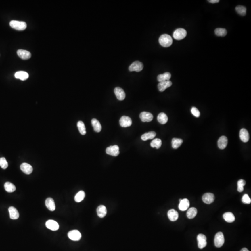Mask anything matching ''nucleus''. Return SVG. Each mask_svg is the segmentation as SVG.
I'll list each match as a JSON object with an SVG mask.
<instances>
[{"instance_id":"34","label":"nucleus","mask_w":251,"mask_h":251,"mask_svg":"<svg viewBox=\"0 0 251 251\" xmlns=\"http://www.w3.org/2000/svg\"><path fill=\"white\" fill-rule=\"evenodd\" d=\"M85 197V192L83 191H81L75 195L74 197V200L76 202H80L84 199Z\"/></svg>"},{"instance_id":"12","label":"nucleus","mask_w":251,"mask_h":251,"mask_svg":"<svg viewBox=\"0 0 251 251\" xmlns=\"http://www.w3.org/2000/svg\"><path fill=\"white\" fill-rule=\"evenodd\" d=\"M46 226L49 229L52 231H57L59 228L58 223L53 220H50L46 222Z\"/></svg>"},{"instance_id":"42","label":"nucleus","mask_w":251,"mask_h":251,"mask_svg":"<svg viewBox=\"0 0 251 251\" xmlns=\"http://www.w3.org/2000/svg\"><path fill=\"white\" fill-rule=\"evenodd\" d=\"M209 3H218L220 1L219 0H209L208 1Z\"/></svg>"},{"instance_id":"38","label":"nucleus","mask_w":251,"mask_h":251,"mask_svg":"<svg viewBox=\"0 0 251 251\" xmlns=\"http://www.w3.org/2000/svg\"><path fill=\"white\" fill-rule=\"evenodd\" d=\"M246 181L244 180H239V181H238V182H237V185H238V189H237V190H238V192H239V193H241V192H242L244 190V187L245 186V185H246Z\"/></svg>"},{"instance_id":"4","label":"nucleus","mask_w":251,"mask_h":251,"mask_svg":"<svg viewBox=\"0 0 251 251\" xmlns=\"http://www.w3.org/2000/svg\"><path fill=\"white\" fill-rule=\"evenodd\" d=\"M224 236L223 233L222 232L217 233L215 235V246L217 248H221L224 243Z\"/></svg>"},{"instance_id":"3","label":"nucleus","mask_w":251,"mask_h":251,"mask_svg":"<svg viewBox=\"0 0 251 251\" xmlns=\"http://www.w3.org/2000/svg\"><path fill=\"white\" fill-rule=\"evenodd\" d=\"M187 32L186 30L183 28H178L174 31L173 33V37L175 40H181L186 37Z\"/></svg>"},{"instance_id":"16","label":"nucleus","mask_w":251,"mask_h":251,"mask_svg":"<svg viewBox=\"0 0 251 251\" xmlns=\"http://www.w3.org/2000/svg\"><path fill=\"white\" fill-rule=\"evenodd\" d=\"M17 55L21 59L23 60H27L30 58L31 54L29 51L25 50L19 49L17 51Z\"/></svg>"},{"instance_id":"25","label":"nucleus","mask_w":251,"mask_h":251,"mask_svg":"<svg viewBox=\"0 0 251 251\" xmlns=\"http://www.w3.org/2000/svg\"><path fill=\"white\" fill-rule=\"evenodd\" d=\"M171 77V74L169 72H166L163 74H159L157 77V80L159 81V83H160L162 81H169Z\"/></svg>"},{"instance_id":"22","label":"nucleus","mask_w":251,"mask_h":251,"mask_svg":"<svg viewBox=\"0 0 251 251\" xmlns=\"http://www.w3.org/2000/svg\"><path fill=\"white\" fill-rule=\"evenodd\" d=\"M10 218L12 220H16L19 217V214L17 209L13 206H11L9 208Z\"/></svg>"},{"instance_id":"43","label":"nucleus","mask_w":251,"mask_h":251,"mask_svg":"<svg viewBox=\"0 0 251 251\" xmlns=\"http://www.w3.org/2000/svg\"><path fill=\"white\" fill-rule=\"evenodd\" d=\"M240 251H249L248 250V249L246 248H243L242 249V250H240Z\"/></svg>"},{"instance_id":"15","label":"nucleus","mask_w":251,"mask_h":251,"mask_svg":"<svg viewBox=\"0 0 251 251\" xmlns=\"http://www.w3.org/2000/svg\"><path fill=\"white\" fill-rule=\"evenodd\" d=\"M20 168L23 173L27 175H30L33 172V167L27 163H23L20 166Z\"/></svg>"},{"instance_id":"19","label":"nucleus","mask_w":251,"mask_h":251,"mask_svg":"<svg viewBox=\"0 0 251 251\" xmlns=\"http://www.w3.org/2000/svg\"><path fill=\"white\" fill-rule=\"evenodd\" d=\"M190 206V202L187 199L181 200L179 205V208L181 211H185L187 210Z\"/></svg>"},{"instance_id":"8","label":"nucleus","mask_w":251,"mask_h":251,"mask_svg":"<svg viewBox=\"0 0 251 251\" xmlns=\"http://www.w3.org/2000/svg\"><path fill=\"white\" fill-rule=\"evenodd\" d=\"M68 238L73 241H78L80 240L81 238V234L80 232L76 230L71 231L68 232Z\"/></svg>"},{"instance_id":"26","label":"nucleus","mask_w":251,"mask_h":251,"mask_svg":"<svg viewBox=\"0 0 251 251\" xmlns=\"http://www.w3.org/2000/svg\"><path fill=\"white\" fill-rule=\"evenodd\" d=\"M91 123L95 132L97 133L100 132L102 129V127L99 121L97 120V119H93L91 121Z\"/></svg>"},{"instance_id":"20","label":"nucleus","mask_w":251,"mask_h":251,"mask_svg":"<svg viewBox=\"0 0 251 251\" xmlns=\"http://www.w3.org/2000/svg\"><path fill=\"white\" fill-rule=\"evenodd\" d=\"M167 216L169 219L172 221H177L179 218L178 212L175 209H171L169 210L167 212Z\"/></svg>"},{"instance_id":"40","label":"nucleus","mask_w":251,"mask_h":251,"mask_svg":"<svg viewBox=\"0 0 251 251\" xmlns=\"http://www.w3.org/2000/svg\"><path fill=\"white\" fill-rule=\"evenodd\" d=\"M242 202L244 204H249L251 203V199L248 194H245L242 198Z\"/></svg>"},{"instance_id":"6","label":"nucleus","mask_w":251,"mask_h":251,"mask_svg":"<svg viewBox=\"0 0 251 251\" xmlns=\"http://www.w3.org/2000/svg\"><path fill=\"white\" fill-rule=\"evenodd\" d=\"M197 239L198 241V248L200 249L204 248L207 245V241H206V237L204 234H198L197 237Z\"/></svg>"},{"instance_id":"5","label":"nucleus","mask_w":251,"mask_h":251,"mask_svg":"<svg viewBox=\"0 0 251 251\" xmlns=\"http://www.w3.org/2000/svg\"><path fill=\"white\" fill-rule=\"evenodd\" d=\"M143 68V64L142 62L139 61H135L131 64L129 67V70L130 71H136L137 72L141 71Z\"/></svg>"},{"instance_id":"23","label":"nucleus","mask_w":251,"mask_h":251,"mask_svg":"<svg viewBox=\"0 0 251 251\" xmlns=\"http://www.w3.org/2000/svg\"><path fill=\"white\" fill-rule=\"evenodd\" d=\"M97 214L99 218H104L107 214V209L105 206L104 205L99 206L97 208Z\"/></svg>"},{"instance_id":"27","label":"nucleus","mask_w":251,"mask_h":251,"mask_svg":"<svg viewBox=\"0 0 251 251\" xmlns=\"http://www.w3.org/2000/svg\"><path fill=\"white\" fill-rule=\"evenodd\" d=\"M223 217L225 221L228 223H232L235 220V217L232 212H226L223 215Z\"/></svg>"},{"instance_id":"33","label":"nucleus","mask_w":251,"mask_h":251,"mask_svg":"<svg viewBox=\"0 0 251 251\" xmlns=\"http://www.w3.org/2000/svg\"><path fill=\"white\" fill-rule=\"evenodd\" d=\"M161 145H162V141L161 139H160L156 138L154 139L152 141V142H151L150 145L153 148H157L159 149L161 147Z\"/></svg>"},{"instance_id":"13","label":"nucleus","mask_w":251,"mask_h":251,"mask_svg":"<svg viewBox=\"0 0 251 251\" xmlns=\"http://www.w3.org/2000/svg\"><path fill=\"white\" fill-rule=\"evenodd\" d=\"M114 93L117 99L120 101H123L125 99L126 94L123 89L120 87H116L114 89Z\"/></svg>"},{"instance_id":"35","label":"nucleus","mask_w":251,"mask_h":251,"mask_svg":"<svg viewBox=\"0 0 251 251\" xmlns=\"http://www.w3.org/2000/svg\"><path fill=\"white\" fill-rule=\"evenodd\" d=\"M77 127L78 129H79V132H80L81 135H86V127H85V125H84L83 121H78V122L77 123Z\"/></svg>"},{"instance_id":"9","label":"nucleus","mask_w":251,"mask_h":251,"mask_svg":"<svg viewBox=\"0 0 251 251\" xmlns=\"http://www.w3.org/2000/svg\"><path fill=\"white\" fill-rule=\"evenodd\" d=\"M132 124V121L130 117L126 116H123L120 120V124L123 127H129Z\"/></svg>"},{"instance_id":"11","label":"nucleus","mask_w":251,"mask_h":251,"mask_svg":"<svg viewBox=\"0 0 251 251\" xmlns=\"http://www.w3.org/2000/svg\"><path fill=\"white\" fill-rule=\"evenodd\" d=\"M214 195L212 193H206L203 195V202L206 204H210L214 202Z\"/></svg>"},{"instance_id":"32","label":"nucleus","mask_w":251,"mask_h":251,"mask_svg":"<svg viewBox=\"0 0 251 251\" xmlns=\"http://www.w3.org/2000/svg\"><path fill=\"white\" fill-rule=\"evenodd\" d=\"M183 143V140L181 139L173 138L172 141V146L174 149L179 148Z\"/></svg>"},{"instance_id":"41","label":"nucleus","mask_w":251,"mask_h":251,"mask_svg":"<svg viewBox=\"0 0 251 251\" xmlns=\"http://www.w3.org/2000/svg\"><path fill=\"white\" fill-rule=\"evenodd\" d=\"M191 113L196 117H199L200 116V112L195 107H193L191 109Z\"/></svg>"},{"instance_id":"29","label":"nucleus","mask_w":251,"mask_h":251,"mask_svg":"<svg viewBox=\"0 0 251 251\" xmlns=\"http://www.w3.org/2000/svg\"><path fill=\"white\" fill-rule=\"evenodd\" d=\"M157 120L160 124H165L168 121V117L165 113H161L158 115Z\"/></svg>"},{"instance_id":"10","label":"nucleus","mask_w":251,"mask_h":251,"mask_svg":"<svg viewBox=\"0 0 251 251\" xmlns=\"http://www.w3.org/2000/svg\"><path fill=\"white\" fill-rule=\"evenodd\" d=\"M139 117L142 122H150L153 119L152 114L147 112H142L139 114Z\"/></svg>"},{"instance_id":"39","label":"nucleus","mask_w":251,"mask_h":251,"mask_svg":"<svg viewBox=\"0 0 251 251\" xmlns=\"http://www.w3.org/2000/svg\"><path fill=\"white\" fill-rule=\"evenodd\" d=\"M0 166L3 169H5L8 167V163L6 159L4 157L0 158Z\"/></svg>"},{"instance_id":"21","label":"nucleus","mask_w":251,"mask_h":251,"mask_svg":"<svg viewBox=\"0 0 251 251\" xmlns=\"http://www.w3.org/2000/svg\"><path fill=\"white\" fill-rule=\"evenodd\" d=\"M45 205L47 209L50 211H54L55 210V205L53 199L48 198L45 201Z\"/></svg>"},{"instance_id":"18","label":"nucleus","mask_w":251,"mask_h":251,"mask_svg":"<svg viewBox=\"0 0 251 251\" xmlns=\"http://www.w3.org/2000/svg\"><path fill=\"white\" fill-rule=\"evenodd\" d=\"M228 143L227 138L225 136H222L220 137L218 141V146L219 148L221 149H224L226 148Z\"/></svg>"},{"instance_id":"2","label":"nucleus","mask_w":251,"mask_h":251,"mask_svg":"<svg viewBox=\"0 0 251 251\" xmlns=\"http://www.w3.org/2000/svg\"><path fill=\"white\" fill-rule=\"evenodd\" d=\"M10 26L11 28L17 30H24L27 28V24L25 22L12 20L10 22Z\"/></svg>"},{"instance_id":"17","label":"nucleus","mask_w":251,"mask_h":251,"mask_svg":"<svg viewBox=\"0 0 251 251\" xmlns=\"http://www.w3.org/2000/svg\"><path fill=\"white\" fill-rule=\"evenodd\" d=\"M239 137L243 142H247L249 139V135L246 129H242L239 132Z\"/></svg>"},{"instance_id":"14","label":"nucleus","mask_w":251,"mask_h":251,"mask_svg":"<svg viewBox=\"0 0 251 251\" xmlns=\"http://www.w3.org/2000/svg\"><path fill=\"white\" fill-rule=\"evenodd\" d=\"M172 85V83L170 80L160 82L158 84V89L160 92H163L168 87H171Z\"/></svg>"},{"instance_id":"31","label":"nucleus","mask_w":251,"mask_h":251,"mask_svg":"<svg viewBox=\"0 0 251 251\" xmlns=\"http://www.w3.org/2000/svg\"><path fill=\"white\" fill-rule=\"evenodd\" d=\"M4 188L5 190L8 193H12L15 191L16 190V187L15 185L9 182H7L5 183Z\"/></svg>"},{"instance_id":"24","label":"nucleus","mask_w":251,"mask_h":251,"mask_svg":"<svg viewBox=\"0 0 251 251\" xmlns=\"http://www.w3.org/2000/svg\"><path fill=\"white\" fill-rule=\"evenodd\" d=\"M15 76L16 79H20L22 81H25L28 78L29 74L26 72L18 71L15 73Z\"/></svg>"},{"instance_id":"7","label":"nucleus","mask_w":251,"mask_h":251,"mask_svg":"<svg viewBox=\"0 0 251 251\" xmlns=\"http://www.w3.org/2000/svg\"><path fill=\"white\" fill-rule=\"evenodd\" d=\"M106 152L108 155L113 156H117L120 154L119 147L117 145L110 146L106 148Z\"/></svg>"},{"instance_id":"37","label":"nucleus","mask_w":251,"mask_h":251,"mask_svg":"<svg viewBox=\"0 0 251 251\" xmlns=\"http://www.w3.org/2000/svg\"><path fill=\"white\" fill-rule=\"evenodd\" d=\"M235 9L237 12L238 13L239 15L242 16H244L246 15V7L243 6H241V5L237 6L236 7Z\"/></svg>"},{"instance_id":"28","label":"nucleus","mask_w":251,"mask_h":251,"mask_svg":"<svg viewBox=\"0 0 251 251\" xmlns=\"http://www.w3.org/2000/svg\"><path fill=\"white\" fill-rule=\"evenodd\" d=\"M156 133L155 132L151 131L149 132L143 134L141 137V139L143 141H147L148 139H151L154 138L156 136Z\"/></svg>"},{"instance_id":"36","label":"nucleus","mask_w":251,"mask_h":251,"mask_svg":"<svg viewBox=\"0 0 251 251\" xmlns=\"http://www.w3.org/2000/svg\"><path fill=\"white\" fill-rule=\"evenodd\" d=\"M215 34L218 37H225L227 34V31L225 28H217L215 30Z\"/></svg>"},{"instance_id":"1","label":"nucleus","mask_w":251,"mask_h":251,"mask_svg":"<svg viewBox=\"0 0 251 251\" xmlns=\"http://www.w3.org/2000/svg\"><path fill=\"white\" fill-rule=\"evenodd\" d=\"M159 43L164 47H170L173 43V39L170 35L167 34L161 35L159 39Z\"/></svg>"},{"instance_id":"30","label":"nucleus","mask_w":251,"mask_h":251,"mask_svg":"<svg viewBox=\"0 0 251 251\" xmlns=\"http://www.w3.org/2000/svg\"><path fill=\"white\" fill-rule=\"evenodd\" d=\"M197 214V210L195 208H191L187 212V216L189 219L194 218Z\"/></svg>"}]
</instances>
